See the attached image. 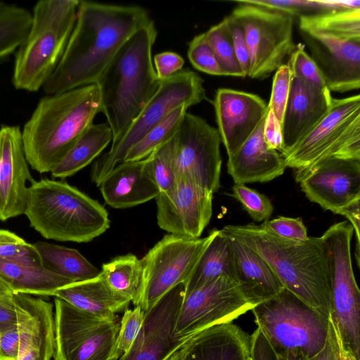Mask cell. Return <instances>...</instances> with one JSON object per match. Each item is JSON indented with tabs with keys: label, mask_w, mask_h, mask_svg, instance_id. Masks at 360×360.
<instances>
[{
	"label": "cell",
	"mask_w": 360,
	"mask_h": 360,
	"mask_svg": "<svg viewBox=\"0 0 360 360\" xmlns=\"http://www.w3.org/2000/svg\"><path fill=\"white\" fill-rule=\"evenodd\" d=\"M150 20L140 6L79 1L65 52L44 93L55 95L96 83L122 45Z\"/></svg>",
	"instance_id": "obj_1"
},
{
	"label": "cell",
	"mask_w": 360,
	"mask_h": 360,
	"mask_svg": "<svg viewBox=\"0 0 360 360\" xmlns=\"http://www.w3.org/2000/svg\"><path fill=\"white\" fill-rule=\"evenodd\" d=\"M221 231L260 255L284 288L328 319L332 303L321 237L285 239L274 234L262 224L226 225Z\"/></svg>",
	"instance_id": "obj_2"
},
{
	"label": "cell",
	"mask_w": 360,
	"mask_h": 360,
	"mask_svg": "<svg viewBox=\"0 0 360 360\" xmlns=\"http://www.w3.org/2000/svg\"><path fill=\"white\" fill-rule=\"evenodd\" d=\"M101 112L98 86L91 84L41 98L21 130L29 165L51 172Z\"/></svg>",
	"instance_id": "obj_3"
},
{
	"label": "cell",
	"mask_w": 360,
	"mask_h": 360,
	"mask_svg": "<svg viewBox=\"0 0 360 360\" xmlns=\"http://www.w3.org/2000/svg\"><path fill=\"white\" fill-rule=\"evenodd\" d=\"M156 37L150 19L122 45L95 83L112 141L122 135L161 84L152 60Z\"/></svg>",
	"instance_id": "obj_4"
},
{
	"label": "cell",
	"mask_w": 360,
	"mask_h": 360,
	"mask_svg": "<svg viewBox=\"0 0 360 360\" xmlns=\"http://www.w3.org/2000/svg\"><path fill=\"white\" fill-rule=\"evenodd\" d=\"M24 214L42 237L63 242H89L110 224L100 202L65 181L46 178L30 183Z\"/></svg>",
	"instance_id": "obj_5"
},
{
	"label": "cell",
	"mask_w": 360,
	"mask_h": 360,
	"mask_svg": "<svg viewBox=\"0 0 360 360\" xmlns=\"http://www.w3.org/2000/svg\"><path fill=\"white\" fill-rule=\"evenodd\" d=\"M79 0H41L29 32L15 52L12 84L18 90L42 89L65 52L77 20Z\"/></svg>",
	"instance_id": "obj_6"
},
{
	"label": "cell",
	"mask_w": 360,
	"mask_h": 360,
	"mask_svg": "<svg viewBox=\"0 0 360 360\" xmlns=\"http://www.w3.org/2000/svg\"><path fill=\"white\" fill-rule=\"evenodd\" d=\"M251 311L278 354H300L308 359L325 345L328 319L285 288Z\"/></svg>",
	"instance_id": "obj_7"
},
{
	"label": "cell",
	"mask_w": 360,
	"mask_h": 360,
	"mask_svg": "<svg viewBox=\"0 0 360 360\" xmlns=\"http://www.w3.org/2000/svg\"><path fill=\"white\" fill-rule=\"evenodd\" d=\"M203 83L200 75L188 69L181 70L162 80L158 90L122 135L112 141L110 150L95 161L91 169V181L98 186L124 161L130 149L173 110L183 105L190 108L206 99Z\"/></svg>",
	"instance_id": "obj_8"
},
{
	"label": "cell",
	"mask_w": 360,
	"mask_h": 360,
	"mask_svg": "<svg viewBox=\"0 0 360 360\" xmlns=\"http://www.w3.org/2000/svg\"><path fill=\"white\" fill-rule=\"evenodd\" d=\"M282 156L295 172L330 157L360 160L359 94L333 98L324 117Z\"/></svg>",
	"instance_id": "obj_9"
},
{
	"label": "cell",
	"mask_w": 360,
	"mask_h": 360,
	"mask_svg": "<svg viewBox=\"0 0 360 360\" xmlns=\"http://www.w3.org/2000/svg\"><path fill=\"white\" fill-rule=\"evenodd\" d=\"M353 234L352 226L340 221L330 226L321 238L330 283L331 315L343 342L360 359V290L352 267Z\"/></svg>",
	"instance_id": "obj_10"
},
{
	"label": "cell",
	"mask_w": 360,
	"mask_h": 360,
	"mask_svg": "<svg viewBox=\"0 0 360 360\" xmlns=\"http://www.w3.org/2000/svg\"><path fill=\"white\" fill-rule=\"evenodd\" d=\"M218 231L212 229L204 238L169 233L158 241L141 259L142 286L136 306L147 312L172 288L186 283Z\"/></svg>",
	"instance_id": "obj_11"
},
{
	"label": "cell",
	"mask_w": 360,
	"mask_h": 360,
	"mask_svg": "<svg viewBox=\"0 0 360 360\" xmlns=\"http://www.w3.org/2000/svg\"><path fill=\"white\" fill-rule=\"evenodd\" d=\"M231 15L241 25L249 53L248 76L264 79L283 65L295 50L294 18L236 1Z\"/></svg>",
	"instance_id": "obj_12"
},
{
	"label": "cell",
	"mask_w": 360,
	"mask_h": 360,
	"mask_svg": "<svg viewBox=\"0 0 360 360\" xmlns=\"http://www.w3.org/2000/svg\"><path fill=\"white\" fill-rule=\"evenodd\" d=\"M53 360H115L119 318L104 319L54 297Z\"/></svg>",
	"instance_id": "obj_13"
},
{
	"label": "cell",
	"mask_w": 360,
	"mask_h": 360,
	"mask_svg": "<svg viewBox=\"0 0 360 360\" xmlns=\"http://www.w3.org/2000/svg\"><path fill=\"white\" fill-rule=\"evenodd\" d=\"M221 139L205 120L186 112L172 139V152L178 178L186 179L214 194L220 188Z\"/></svg>",
	"instance_id": "obj_14"
},
{
	"label": "cell",
	"mask_w": 360,
	"mask_h": 360,
	"mask_svg": "<svg viewBox=\"0 0 360 360\" xmlns=\"http://www.w3.org/2000/svg\"><path fill=\"white\" fill-rule=\"evenodd\" d=\"M255 306L236 281L218 277L184 294L175 334L193 335L215 325L233 323Z\"/></svg>",
	"instance_id": "obj_15"
},
{
	"label": "cell",
	"mask_w": 360,
	"mask_h": 360,
	"mask_svg": "<svg viewBox=\"0 0 360 360\" xmlns=\"http://www.w3.org/2000/svg\"><path fill=\"white\" fill-rule=\"evenodd\" d=\"M185 294L181 283L166 293L148 311L129 349L117 360H167L195 335L179 336L174 328Z\"/></svg>",
	"instance_id": "obj_16"
},
{
	"label": "cell",
	"mask_w": 360,
	"mask_h": 360,
	"mask_svg": "<svg viewBox=\"0 0 360 360\" xmlns=\"http://www.w3.org/2000/svg\"><path fill=\"white\" fill-rule=\"evenodd\" d=\"M307 198L335 214L360 199V160L330 157L295 172Z\"/></svg>",
	"instance_id": "obj_17"
},
{
	"label": "cell",
	"mask_w": 360,
	"mask_h": 360,
	"mask_svg": "<svg viewBox=\"0 0 360 360\" xmlns=\"http://www.w3.org/2000/svg\"><path fill=\"white\" fill-rule=\"evenodd\" d=\"M212 193L184 178L155 198L159 227L170 234L200 238L212 214Z\"/></svg>",
	"instance_id": "obj_18"
},
{
	"label": "cell",
	"mask_w": 360,
	"mask_h": 360,
	"mask_svg": "<svg viewBox=\"0 0 360 360\" xmlns=\"http://www.w3.org/2000/svg\"><path fill=\"white\" fill-rule=\"evenodd\" d=\"M299 32L330 91L359 89L360 41L342 40L301 29Z\"/></svg>",
	"instance_id": "obj_19"
},
{
	"label": "cell",
	"mask_w": 360,
	"mask_h": 360,
	"mask_svg": "<svg viewBox=\"0 0 360 360\" xmlns=\"http://www.w3.org/2000/svg\"><path fill=\"white\" fill-rule=\"evenodd\" d=\"M217 131L228 155H234L266 117L268 104L259 96L231 89L216 91Z\"/></svg>",
	"instance_id": "obj_20"
},
{
	"label": "cell",
	"mask_w": 360,
	"mask_h": 360,
	"mask_svg": "<svg viewBox=\"0 0 360 360\" xmlns=\"http://www.w3.org/2000/svg\"><path fill=\"white\" fill-rule=\"evenodd\" d=\"M34 179L29 169L19 126L0 127V220L24 214L28 187Z\"/></svg>",
	"instance_id": "obj_21"
},
{
	"label": "cell",
	"mask_w": 360,
	"mask_h": 360,
	"mask_svg": "<svg viewBox=\"0 0 360 360\" xmlns=\"http://www.w3.org/2000/svg\"><path fill=\"white\" fill-rule=\"evenodd\" d=\"M20 351L18 360H51L55 349L53 304L41 297L14 293Z\"/></svg>",
	"instance_id": "obj_22"
},
{
	"label": "cell",
	"mask_w": 360,
	"mask_h": 360,
	"mask_svg": "<svg viewBox=\"0 0 360 360\" xmlns=\"http://www.w3.org/2000/svg\"><path fill=\"white\" fill-rule=\"evenodd\" d=\"M333 97L327 87L292 77L281 129L283 155L296 145L327 114Z\"/></svg>",
	"instance_id": "obj_23"
},
{
	"label": "cell",
	"mask_w": 360,
	"mask_h": 360,
	"mask_svg": "<svg viewBox=\"0 0 360 360\" xmlns=\"http://www.w3.org/2000/svg\"><path fill=\"white\" fill-rule=\"evenodd\" d=\"M264 120L238 151L228 158L227 171L235 184L270 181L282 175L287 167L282 155L270 148L264 140Z\"/></svg>",
	"instance_id": "obj_24"
},
{
	"label": "cell",
	"mask_w": 360,
	"mask_h": 360,
	"mask_svg": "<svg viewBox=\"0 0 360 360\" xmlns=\"http://www.w3.org/2000/svg\"><path fill=\"white\" fill-rule=\"evenodd\" d=\"M98 187L105 203L116 209L143 204L160 193L147 171L145 159L117 165Z\"/></svg>",
	"instance_id": "obj_25"
},
{
	"label": "cell",
	"mask_w": 360,
	"mask_h": 360,
	"mask_svg": "<svg viewBox=\"0 0 360 360\" xmlns=\"http://www.w3.org/2000/svg\"><path fill=\"white\" fill-rule=\"evenodd\" d=\"M186 360H248L250 336L233 323L195 334L184 346Z\"/></svg>",
	"instance_id": "obj_26"
},
{
	"label": "cell",
	"mask_w": 360,
	"mask_h": 360,
	"mask_svg": "<svg viewBox=\"0 0 360 360\" xmlns=\"http://www.w3.org/2000/svg\"><path fill=\"white\" fill-rule=\"evenodd\" d=\"M53 297L104 319H118L117 314L124 311L131 302L111 289L101 271L94 278L72 282L58 288Z\"/></svg>",
	"instance_id": "obj_27"
},
{
	"label": "cell",
	"mask_w": 360,
	"mask_h": 360,
	"mask_svg": "<svg viewBox=\"0 0 360 360\" xmlns=\"http://www.w3.org/2000/svg\"><path fill=\"white\" fill-rule=\"evenodd\" d=\"M229 238L234 254L236 278L247 297L257 305L281 292L284 287L267 262L250 248Z\"/></svg>",
	"instance_id": "obj_28"
},
{
	"label": "cell",
	"mask_w": 360,
	"mask_h": 360,
	"mask_svg": "<svg viewBox=\"0 0 360 360\" xmlns=\"http://www.w3.org/2000/svg\"><path fill=\"white\" fill-rule=\"evenodd\" d=\"M0 278L13 293L51 297L58 288L72 283L41 266L0 259Z\"/></svg>",
	"instance_id": "obj_29"
},
{
	"label": "cell",
	"mask_w": 360,
	"mask_h": 360,
	"mask_svg": "<svg viewBox=\"0 0 360 360\" xmlns=\"http://www.w3.org/2000/svg\"><path fill=\"white\" fill-rule=\"evenodd\" d=\"M223 276L236 281L231 240L219 230L184 283L185 294Z\"/></svg>",
	"instance_id": "obj_30"
},
{
	"label": "cell",
	"mask_w": 360,
	"mask_h": 360,
	"mask_svg": "<svg viewBox=\"0 0 360 360\" xmlns=\"http://www.w3.org/2000/svg\"><path fill=\"white\" fill-rule=\"evenodd\" d=\"M112 141V132L108 124H91L52 169V176L63 179L72 176L89 165Z\"/></svg>",
	"instance_id": "obj_31"
},
{
	"label": "cell",
	"mask_w": 360,
	"mask_h": 360,
	"mask_svg": "<svg viewBox=\"0 0 360 360\" xmlns=\"http://www.w3.org/2000/svg\"><path fill=\"white\" fill-rule=\"evenodd\" d=\"M33 245L43 268L72 282L90 279L101 273L75 249L45 241H37Z\"/></svg>",
	"instance_id": "obj_32"
},
{
	"label": "cell",
	"mask_w": 360,
	"mask_h": 360,
	"mask_svg": "<svg viewBox=\"0 0 360 360\" xmlns=\"http://www.w3.org/2000/svg\"><path fill=\"white\" fill-rule=\"evenodd\" d=\"M299 29L346 41H360V8L302 15Z\"/></svg>",
	"instance_id": "obj_33"
},
{
	"label": "cell",
	"mask_w": 360,
	"mask_h": 360,
	"mask_svg": "<svg viewBox=\"0 0 360 360\" xmlns=\"http://www.w3.org/2000/svg\"><path fill=\"white\" fill-rule=\"evenodd\" d=\"M101 271L114 292L137 305L142 286L141 259L131 253L117 256L103 264Z\"/></svg>",
	"instance_id": "obj_34"
},
{
	"label": "cell",
	"mask_w": 360,
	"mask_h": 360,
	"mask_svg": "<svg viewBox=\"0 0 360 360\" xmlns=\"http://www.w3.org/2000/svg\"><path fill=\"white\" fill-rule=\"evenodd\" d=\"M31 22L30 11L0 1V61L15 52L26 37Z\"/></svg>",
	"instance_id": "obj_35"
},
{
	"label": "cell",
	"mask_w": 360,
	"mask_h": 360,
	"mask_svg": "<svg viewBox=\"0 0 360 360\" xmlns=\"http://www.w3.org/2000/svg\"><path fill=\"white\" fill-rule=\"evenodd\" d=\"M188 107L181 105L173 110L127 153L123 162L146 159L158 147L173 138L177 132Z\"/></svg>",
	"instance_id": "obj_36"
},
{
	"label": "cell",
	"mask_w": 360,
	"mask_h": 360,
	"mask_svg": "<svg viewBox=\"0 0 360 360\" xmlns=\"http://www.w3.org/2000/svg\"><path fill=\"white\" fill-rule=\"evenodd\" d=\"M204 33L221 70L222 75L245 77L236 56L226 18L212 26Z\"/></svg>",
	"instance_id": "obj_37"
},
{
	"label": "cell",
	"mask_w": 360,
	"mask_h": 360,
	"mask_svg": "<svg viewBox=\"0 0 360 360\" xmlns=\"http://www.w3.org/2000/svg\"><path fill=\"white\" fill-rule=\"evenodd\" d=\"M145 160L147 171L160 193L170 190L178 179L172 158V139L155 148Z\"/></svg>",
	"instance_id": "obj_38"
},
{
	"label": "cell",
	"mask_w": 360,
	"mask_h": 360,
	"mask_svg": "<svg viewBox=\"0 0 360 360\" xmlns=\"http://www.w3.org/2000/svg\"><path fill=\"white\" fill-rule=\"evenodd\" d=\"M245 3L281 13L292 18L340 11L330 1L325 0H242Z\"/></svg>",
	"instance_id": "obj_39"
},
{
	"label": "cell",
	"mask_w": 360,
	"mask_h": 360,
	"mask_svg": "<svg viewBox=\"0 0 360 360\" xmlns=\"http://www.w3.org/2000/svg\"><path fill=\"white\" fill-rule=\"evenodd\" d=\"M0 259L41 266L33 244L5 229H0Z\"/></svg>",
	"instance_id": "obj_40"
},
{
	"label": "cell",
	"mask_w": 360,
	"mask_h": 360,
	"mask_svg": "<svg viewBox=\"0 0 360 360\" xmlns=\"http://www.w3.org/2000/svg\"><path fill=\"white\" fill-rule=\"evenodd\" d=\"M232 191L233 196L253 220L258 222L269 220L274 207L267 196L245 184H234Z\"/></svg>",
	"instance_id": "obj_41"
},
{
	"label": "cell",
	"mask_w": 360,
	"mask_h": 360,
	"mask_svg": "<svg viewBox=\"0 0 360 360\" xmlns=\"http://www.w3.org/2000/svg\"><path fill=\"white\" fill-rule=\"evenodd\" d=\"M145 318V311L140 306L127 309L120 321V328L114 351V358L117 360L131 347L139 332Z\"/></svg>",
	"instance_id": "obj_42"
},
{
	"label": "cell",
	"mask_w": 360,
	"mask_h": 360,
	"mask_svg": "<svg viewBox=\"0 0 360 360\" xmlns=\"http://www.w3.org/2000/svg\"><path fill=\"white\" fill-rule=\"evenodd\" d=\"M188 58L195 69L211 75H223L205 33L196 35L189 42Z\"/></svg>",
	"instance_id": "obj_43"
},
{
	"label": "cell",
	"mask_w": 360,
	"mask_h": 360,
	"mask_svg": "<svg viewBox=\"0 0 360 360\" xmlns=\"http://www.w3.org/2000/svg\"><path fill=\"white\" fill-rule=\"evenodd\" d=\"M287 65L292 77L311 82L321 88L326 87L324 79L311 56L305 51L304 44L300 43L290 55Z\"/></svg>",
	"instance_id": "obj_44"
},
{
	"label": "cell",
	"mask_w": 360,
	"mask_h": 360,
	"mask_svg": "<svg viewBox=\"0 0 360 360\" xmlns=\"http://www.w3.org/2000/svg\"><path fill=\"white\" fill-rule=\"evenodd\" d=\"M292 79V73L287 64L280 66L276 70L273 78L271 94L268 106L281 124L289 96Z\"/></svg>",
	"instance_id": "obj_45"
},
{
	"label": "cell",
	"mask_w": 360,
	"mask_h": 360,
	"mask_svg": "<svg viewBox=\"0 0 360 360\" xmlns=\"http://www.w3.org/2000/svg\"><path fill=\"white\" fill-rule=\"evenodd\" d=\"M262 225L274 234L285 239L302 240L308 237L307 228L300 217H279L264 221Z\"/></svg>",
	"instance_id": "obj_46"
},
{
	"label": "cell",
	"mask_w": 360,
	"mask_h": 360,
	"mask_svg": "<svg viewBox=\"0 0 360 360\" xmlns=\"http://www.w3.org/2000/svg\"><path fill=\"white\" fill-rule=\"evenodd\" d=\"M231 36L234 52L239 65L248 76L249 69V53L243 29L239 22L231 15L225 17Z\"/></svg>",
	"instance_id": "obj_47"
},
{
	"label": "cell",
	"mask_w": 360,
	"mask_h": 360,
	"mask_svg": "<svg viewBox=\"0 0 360 360\" xmlns=\"http://www.w3.org/2000/svg\"><path fill=\"white\" fill-rule=\"evenodd\" d=\"M156 74L160 80H165L182 70L184 58L172 51L156 54L153 58Z\"/></svg>",
	"instance_id": "obj_48"
},
{
	"label": "cell",
	"mask_w": 360,
	"mask_h": 360,
	"mask_svg": "<svg viewBox=\"0 0 360 360\" xmlns=\"http://www.w3.org/2000/svg\"><path fill=\"white\" fill-rule=\"evenodd\" d=\"M263 134L268 146L281 154L284 150L281 124L269 106L264 120Z\"/></svg>",
	"instance_id": "obj_49"
},
{
	"label": "cell",
	"mask_w": 360,
	"mask_h": 360,
	"mask_svg": "<svg viewBox=\"0 0 360 360\" xmlns=\"http://www.w3.org/2000/svg\"><path fill=\"white\" fill-rule=\"evenodd\" d=\"M250 336L251 360H278V356L258 327Z\"/></svg>",
	"instance_id": "obj_50"
},
{
	"label": "cell",
	"mask_w": 360,
	"mask_h": 360,
	"mask_svg": "<svg viewBox=\"0 0 360 360\" xmlns=\"http://www.w3.org/2000/svg\"><path fill=\"white\" fill-rule=\"evenodd\" d=\"M20 334L18 324L0 333V360H18Z\"/></svg>",
	"instance_id": "obj_51"
},
{
	"label": "cell",
	"mask_w": 360,
	"mask_h": 360,
	"mask_svg": "<svg viewBox=\"0 0 360 360\" xmlns=\"http://www.w3.org/2000/svg\"><path fill=\"white\" fill-rule=\"evenodd\" d=\"M305 360H338L337 326L332 315L328 318V330L323 347L314 356Z\"/></svg>",
	"instance_id": "obj_52"
},
{
	"label": "cell",
	"mask_w": 360,
	"mask_h": 360,
	"mask_svg": "<svg viewBox=\"0 0 360 360\" xmlns=\"http://www.w3.org/2000/svg\"><path fill=\"white\" fill-rule=\"evenodd\" d=\"M345 216L352 226L356 236L355 255L358 266L359 265V250H360V199L353 201L349 205L342 207L338 213Z\"/></svg>",
	"instance_id": "obj_53"
},
{
	"label": "cell",
	"mask_w": 360,
	"mask_h": 360,
	"mask_svg": "<svg viewBox=\"0 0 360 360\" xmlns=\"http://www.w3.org/2000/svg\"><path fill=\"white\" fill-rule=\"evenodd\" d=\"M13 295L0 297V333L18 324Z\"/></svg>",
	"instance_id": "obj_54"
},
{
	"label": "cell",
	"mask_w": 360,
	"mask_h": 360,
	"mask_svg": "<svg viewBox=\"0 0 360 360\" xmlns=\"http://www.w3.org/2000/svg\"><path fill=\"white\" fill-rule=\"evenodd\" d=\"M336 326L338 340V360H359L356 358L352 351L345 345L337 323Z\"/></svg>",
	"instance_id": "obj_55"
},
{
	"label": "cell",
	"mask_w": 360,
	"mask_h": 360,
	"mask_svg": "<svg viewBox=\"0 0 360 360\" xmlns=\"http://www.w3.org/2000/svg\"><path fill=\"white\" fill-rule=\"evenodd\" d=\"M14 293L7 284L0 278V297H11Z\"/></svg>",
	"instance_id": "obj_56"
},
{
	"label": "cell",
	"mask_w": 360,
	"mask_h": 360,
	"mask_svg": "<svg viewBox=\"0 0 360 360\" xmlns=\"http://www.w3.org/2000/svg\"><path fill=\"white\" fill-rule=\"evenodd\" d=\"M278 360H305V359L302 355L300 354H278Z\"/></svg>",
	"instance_id": "obj_57"
},
{
	"label": "cell",
	"mask_w": 360,
	"mask_h": 360,
	"mask_svg": "<svg viewBox=\"0 0 360 360\" xmlns=\"http://www.w3.org/2000/svg\"><path fill=\"white\" fill-rule=\"evenodd\" d=\"M184 346L176 352L174 354H172L167 360H186V352Z\"/></svg>",
	"instance_id": "obj_58"
},
{
	"label": "cell",
	"mask_w": 360,
	"mask_h": 360,
	"mask_svg": "<svg viewBox=\"0 0 360 360\" xmlns=\"http://www.w3.org/2000/svg\"><path fill=\"white\" fill-rule=\"evenodd\" d=\"M248 360H251V359H250V358H249V359H248Z\"/></svg>",
	"instance_id": "obj_59"
}]
</instances>
